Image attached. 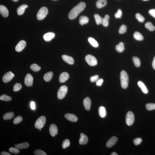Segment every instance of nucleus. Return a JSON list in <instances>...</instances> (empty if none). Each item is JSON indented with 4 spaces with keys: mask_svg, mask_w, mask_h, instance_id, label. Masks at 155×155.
<instances>
[{
    "mask_svg": "<svg viewBox=\"0 0 155 155\" xmlns=\"http://www.w3.org/2000/svg\"><path fill=\"white\" fill-rule=\"evenodd\" d=\"M85 3L81 1L72 10H71L69 14V17L70 19L73 20L76 18L78 15L84 10L86 7Z\"/></svg>",
    "mask_w": 155,
    "mask_h": 155,
    "instance_id": "nucleus-1",
    "label": "nucleus"
},
{
    "mask_svg": "<svg viewBox=\"0 0 155 155\" xmlns=\"http://www.w3.org/2000/svg\"><path fill=\"white\" fill-rule=\"evenodd\" d=\"M120 79L121 86L123 89H126L128 86L129 77L125 71L122 70L121 72Z\"/></svg>",
    "mask_w": 155,
    "mask_h": 155,
    "instance_id": "nucleus-2",
    "label": "nucleus"
},
{
    "mask_svg": "<svg viewBox=\"0 0 155 155\" xmlns=\"http://www.w3.org/2000/svg\"><path fill=\"white\" fill-rule=\"evenodd\" d=\"M48 13V9L45 7L41 8L37 14V18L39 20H42L45 18Z\"/></svg>",
    "mask_w": 155,
    "mask_h": 155,
    "instance_id": "nucleus-3",
    "label": "nucleus"
},
{
    "mask_svg": "<svg viewBox=\"0 0 155 155\" xmlns=\"http://www.w3.org/2000/svg\"><path fill=\"white\" fill-rule=\"evenodd\" d=\"M68 88L67 86L63 85L59 88L57 93V97L59 99H62L65 97L67 94Z\"/></svg>",
    "mask_w": 155,
    "mask_h": 155,
    "instance_id": "nucleus-4",
    "label": "nucleus"
},
{
    "mask_svg": "<svg viewBox=\"0 0 155 155\" xmlns=\"http://www.w3.org/2000/svg\"><path fill=\"white\" fill-rule=\"evenodd\" d=\"M46 121V117L44 116L39 117L35 122V127L36 128L39 129L42 128L45 125Z\"/></svg>",
    "mask_w": 155,
    "mask_h": 155,
    "instance_id": "nucleus-5",
    "label": "nucleus"
},
{
    "mask_svg": "<svg viewBox=\"0 0 155 155\" xmlns=\"http://www.w3.org/2000/svg\"><path fill=\"white\" fill-rule=\"evenodd\" d=\"M134 120V114L132 112H128L126 116V123L128 126H131L133 124Z\"/></svg>",
    "mask_w": 155,
    "mask_h": 155,
    "instance_id": "nucleus-6",
    "label": "nucleus"
},
{
    "mask_svg": "<svg viewBox=\"0 0 155 155\" xmlns=\"http://www.w3.org/2000/svg\"><path fill=\"white\" fill-rule=\"evenodd\" d=\"M85 59L88 64L90 66H95L98 63V62L96 58L90 54H88L86 56Z\"/></svg>",
    "mask_w": 155,
    "mask_h": 155,
    "instance_id": "nucleus-7",
    "label": "nucleus"
},
{
    "mask_svg": "<svg viewBox=\"0 0 155 155\" xmlns=\"http://www.w3.org/2000/svg\"><path fill=\"white\" fill-rule=\"evenodd\" d=\"M33 78L30 74H28L25 78V83L27 86L29 87L33 85Z\"/></svg>",
    "mask_w": 155,
    "mask_h": 155,
    "instance_id": "nucleus-8",
    "label": "nucleus"
},
{
    "mask_svg": "<svg viewBox=\"0 0 155 155\" xmlns=\"http://www.w3.org/2000/svg\"><path fill=\"white\" fill-rule=\"evenodd\" d=\"M15 75L11 71H9L6 73L3 76L2 80L4 83L9 82L12 79Z\"/></svg>",
    "mask_w": 155,
    "mask_h": 155,
    "instance_id": "nucleus-9",
    "label": "nucleus"
},
{
    "mask_svg": "<svg viewBox=\"0 0 155 155\" xmlns=\"http://www.w3.org/2000/svg\"><path fill=\"white\" fill-rule=\"evenodd\" d=\"M26 45V42L24 40L20 41L16 46L15 50L17 52H21L24 49Z\"/></svg>",
    "mask_w": 155,
    "mask_h": 155,
    "instance_id": "nucleus-10",
    "label": "nucleus"
},
{
    "mask_svg": "<svg viewBox=\"0 0 155 155\" xmlns=\"http://www.w3.org/2000/svg\"><path fill=\"white\" fill-rule=\"evenodd\" d=\"M49 131L52 137H55L57 135L58 132V130L57 126L55 124H51L49 127Z\"/></svg>",
    "mask_w": 155,
    "mask_h": 155,
    "instance_id": "nucleus-11",
    "label": "nucleus"
},
{
    "mask_svg": "<svg viewBox=\"0 0 155 155\" xmlns=\"http://www.w3.org/2000/svg\"><path fill=\"white\" fill-rule=\"evenodd\" d=\"M85 108L86 110L89 111L91 108V99L88 97H86L85 98L83 101Z\"/></svg>",
    "mask_w": 155,
    "mask_h": 155,
    "instance_id": "nucleus-12",
    "label": "nucleus"
},
{
    "mask_svg": "<svg viewBox=\"0 0 155 155\" xmlns=\"http://www.w3.org/2000/svg\"><path fill=\"white\" fill-rule=\"evenodd\" d=\"M117 138L115 136L112 137L107 142L106 146L107 147L110 148L114 145L117 141Z\"/></svg>",
    "mask_w": 155,
    "mask_h": 155,
    "instance_id": "nucleus-13",
    "label": "nucleus"
},
{
    "mask_svg": "<svg viewBox=\"0 0 155 155\" xmlns=\"http://www.w3.org/2000/svg\"><path fill=\"white\" fill-rule=\"evenodd\" d=\"M69 75L67 72H62L59 76V81L61 83H64L69 79Z\"/></svg>",
    "mask_w": 155,
    "mask_h": 155,
    "instance_id": "nucleus-14",
    "label": "nucleus"
},
{
    "mask_svg": "<svg viewBox=\"0 0 155 155\" xmlns=\"http://www.w3.org/2000/svg\"><path fill=\"white\" fill-rule=\"evenodd\" d=\"M55 33L53 32H48L46 33L43 36V38L44 40L46 42H49L55 37Z\"/></svg>",
    "mask_w": 155,
    "mask_h": 155,
    "instance_id": "nucleus-15",
    "label": "nucleus"
},
{
    "mask_svg": "<svg viewBox=\"0 0 155 155\" xmlns=\"http://www.w3.org/2000/svg\"><path fill=\"white\" fill-rule=\"evenodd\" d=\"M65 117L67 120L72 122H75L78 120L77 117L72 114L66 113L65 115Z\"/></svg>",
    "mask_w": 155,
    "mask_h": 155,
    "instance_id": "nucleus-16",
    "label": "nucleus"
},
{
    "mask_svg": "<svg viewBox=\"0 0 155 155\" xmlns=\"http://www.w3.org/2000/svg\"><path fill=\"white\" fill-rule=\"evenodd\" d=\"M0 12L2 16L4 17H7L9 15V12L7 8L4 6H0Z\"/></svg>",
    "mask_w": 155,
    "mask_h": 155,
    "instance_id": "nucleus-17",
    "label": "nucleus"
},
{
    "mask_svg": "<svg viewBox=\"0 0 155 155\" xmlns=\"http://www.w3.org/2000/svg\"><path fill=\"white\" fill-rule=\"evenodd\" d=\"M62 58L65 62L69 64L72 65L74 64V60L72 57L66 55H63Z\"/></svg>",
    "mask_w": 155,
    "mask_h": 155,
    "instance_id": "nucleus-18",
    "label": "nucleus"
},
{
    "mask_svg": "<svg viewBox=\"0 0 155 155\" xmlns=\"http://www.w3.org/2000/svg\"><path fill=\"white\" fill-rule=\"evenodd\" d=\"M81 137L79 140V143L81 145L86 144L87 143L88 138L85 134L81 133Z\"/></svg>",
    "mask_w": 155,
    "mask_h": 155,
    "instance_id": "nucleus-19",
    "label": "nucleus"
},
{
    "mask_svg": "<svg viewBox=\"0 0 155 155\" xmlns=\"http://www.w3.org/2000/svg\"><path fill=\"white\" fill-rule=\"evenodd\" d=\"M28 6L26 4H24L19 7L17 9V13L19 15H22L24 13L25 10Z\"/></svg>",
    "mask_w": 155,
    "mask_h": 155,
    "instance_id": "nucleus-20",
    "label": "nucleus"
},
{
    "mask_svg": "<svg viewBox=\"0 0 155 155\" xmlns=\"http://www.w3.org/2000/svg\"><path fill=\"white\" fill-rule=\"evenodd\" d=\"M138 85L140 88L143 93L145 94H147L148 93V90L145 85L142 82L139 81L138 82Z\"/></svg>",
    "mask_w": 155,
    "mask_h": 155,
    "instance_id": "nucleus-21",
    "label": "nucleus"
},
{
    "mask_svg": "<svg viewBox=\"0 0 155 155\" xmlns=\"http://www.w3.org/2000/svg\"><path fill=\"white\" fill-rule=\"evenodd\" d=\"M29 146V144L27 142L15 145V147L18 149H26Z\"/></svg>",
    "mask_w": 155,
    "mask_h": 155,
    "instance_id": "nucleus-22",
    "label": "nucleus"
},
{
    "mask_svg": "<svg viewBox=\"0 0 155 155\" xmlns=\"http://www.w3.org/2000/svg\"><path fill=\"white\" fill-rule=\"evenodd\" d=\"M96 4L97 8H101L106 5L107 1L106 0H98L97 1Z\"/></svg>",
    "mask_w": 155,
    "mask_h": 155,
    "instance_id": "nucleus-23",
    "label": "nucleus"
},
{
    "mask_svg": "<svg viewBox=\"0 0 155 155\" xmlns=\"http://www.w3.org/2000/svg\"><path fill=\"white\" fill-rule=\"evenodd\" d=\"M53 76V73L52 71H49L46 73L44 75L43 79L45 81L48 82L52 79Z\"/></svg>",
    "mask_w": 155,
    "mask_h": 155,
    "instance_id": "nucleus-24",
    "label": "nucleus"
},
{
    "mask_svg": "<svg viewBox=\"0 0 155 155\" xmlns=\"http://www.w3.org/2000/svg\"><path fill=\"white\" fill-rule=\"evenodd\" d=\"M99 114L101 118H104L106 116V112L104 107L100 106L99 108Z\"/></svg>",
    "mask_w": 155,
    "mask_h": 155,
    "instance_id": "nucleus-25",
    "label": "nucleus"
},
{
    "mask_svg": "<svg viewBox=\"0 0 155 155\" xmlns=\"http://www.w3.org/2000/svg\"><path fill=\"white\" fill-rule=\"evenodd\" d=\"M89 21V18L88 17L84 16H81L79 18V23L80 24L83 25L87 23Z\"/></svg>",
    "mask_w": 155,
    "mask_h": 155,
    "instance_id": "nucleus-26",
    "label": "nucleus"
},
{
    "mask_svg": "<svg viewBox=\"0 0 155 155\" xmlns=\"http://www.w3.org/2000/svg\"><path fill=\"white\" fill-rule=\"evenodd\" d=\"M14 116V114L13 112H8L3 115V118L5 120H10L13 118Z\"/></svg>",
    "mask_w": 155,
    "mask_h": 155,
    "instance_id": "nucleus-27",
    "label": "nucleus"
},
{
    "mask_svg": "<svg viewBox=\"0 0 155 155\" xmlns=\"http://www.w3.org/2000/svg\"><path fill=\"white\" fill-rule=\"evenodd\" d=\"M116 50L119 52H123L124 49V47L123 42H120L118 45L116 46Z\"/></svg>",
    "mask_w": 155,
    "mask_h": 155,
    "instance_id": "nucleus-28",
    "label": "nucleus"
},
{
    "mask_svg": "<svg viewBox=\"0 0 155 155\" xmlns=\"http://www.w3.org/2000/svg\"><path fill=\"white\" fill-rule=\"evenodd\" d=\"M110 16L108 14L105 15L102 20V24L104 26L107 27L109 25V19Z\"/></svg>",
    "mask_w": 155,
    "mask_h": 155,
    "instance_id": "nucleus-29",
    "label": "nucleus"
},
{
    "mask_svg": "<svg viewBox=\"0 0 155 155\" xmlns=\"http://www.w3.org/2000/svg\"><path fill=\"white\" fill-rule=\"evenodd\" d=\"M88 42L93 47H98L99 44L98 42L95 39L91 37H90L88 39Z\"/></svg>",
    "mask_w": 155,
    "mask_h": 155,
    "instance_id": "nucleus-30",
    "label": "nucleus"
},
{
    "mask_svg": "<svg viewBox=\"0 0 155 155\" xmlns=\"http://www.w3.org/2000/svg\"><path fill=\"white\" fill-rule=\"evenodd\" d=\"M133 36L135 40L138 41H142L143 40L144 37L139 32L136 31L134 32Z\"/></svg>",
    "mask_w": 155,
    "mask_h": 155,
    "instance_id": "nucleus-31",
    "label": "nucleus"
},
{
    "mask_svg": "<svg viewBox=\"0 0 155 155\" xmlns=\"http://www.w3.org/2000/svg\"><path fill=\"white\" fill-rule=\"evenodd\" d=\"M145 26L147 29L151 31H154L155 29V27L150 22H148L146 23L145 25Z\"/></svg>",
    "mask_w": 155,
    "mask_h": 155,
    "instance_id": "nucleus-32",
    "label": "nucleus"
},
{
    "mask_svg": "<svg viewBox=\"0 0 155 155\" xmlns=\"http://www.w3.org/2000/svg\"><path fill=\"white\" fill-rule=\"evenodd\" d=\"M132 61L136 67H139L141 65L140 61L138 57L136 56L132 57Z\"/></svg>",
    "mask_w": 155,
    "mask_h": 155,
    "instance_id": "nucleus-33",
    "label": "nucleus"
},
{
    "mask_svg": "<svg viewBox=\"0 0 155 155\" xmlns=\"http://www.w3.org/2000/svg\"><path fill=\"white\" fill-rule=\"evenodd\" d=\"M95 22L97 25L101 24H102V19L98 14H95L94 15Z\"/></svg>",
    "mask_w": 155,
    "mask_h": 155,
    "instance_id": "nucleus-34",
    "label": "nucleus"
},
{
    "mask_svg": "<svg viewBox=\"0 0 155 155\" xmlns=\"http://www.w3.org/2000/svg\"><path fill=\"white\" fill-rule=\"evenodd\" d=\"M12 99L11 97L8 96L6 94H3L0 97V100L4 101H11Z\"/></svg>",
    "mask_w": 155,
    "mask_h": 155,
    "instance_id": "nucleus-35",
    "label": "nucleus"
},
{
    "mask_svg": "<svg viewBox=\"0 0 155 155\" xmlns=\"http://www.w3.org/2000/svg\"><path fill=\"white\" fill-rule=\"evenodd\" d=\"M30 68L32 70L35 71H40L41 69L40 66L36 64H32L30 66Z\"/></svg>",
    "mask_w": 155,
    "mask_h": 155,
    "instance_id": "nucleus-36",
    "label": "nucleus"
},
{
    "mask_svg": "<svg viewBox=\"0 0 155 155\" xmlns=\"http://www.w3.org/2000/svg\"><path fill=\"white\" fill-rule=\"evenodd\" d=\"M146 108L147 110L150 111L155 110V104L147 103L146 105Z\"/></svg>",
    "mask_w": 155,
    "mask_h": 155,
    "instance_id": "nucleus-37",
    "label": "nucleus"
},
{
    "mask_svg": "<svg viewBox=\"0 0 155 155\" xmlns=\"http://www.w3.org/2000/svg\"><path fill=\"white\" fill-rule=\"evenodd\" d=\"M70 144V142L69 139H66L63 141L62 144V147L63 149H66L69 147Z\"/></svg>",
    "mask_w": 155,
    "mask_h": 155,
    "instance_id": "nucleus-38",
    "label": "nucleus"
},
{
    "mask_svg": "<svg viewBox=\"0 0 155 155\" xmlns=\"http://www.w3.org/2000/svg\"><path fill=\"white\" fill-rule=\"evenodd\" d=\"M136 17L139 22L143 23L144 21L145 18L143 16H142L140 14L137 13L136 14Z\"/></svg>",
    "mask_w": 155,
    "mask_h": 155,
    "instance_id": "nucleus-39",
    "label": "nucleus"
},
{
    "mask_svg": "<svg viewBox=\"0 0 155 155\" xmlns=\"http://www.w3.org/2000/svg\"><path fill=\"white\" fill-rule=\"evenodd\" d=\"M22 86L19 83H16L13 87V91L14 92L18 91L21 89Z\"/></svg>",
    "mask_w": 155,
    "mask_h": 155,
    "instance_id": "nucleus-40",
    "label": "nucleus"
},
{
    "mask_svg": "<svg viewBox=\"0 0 155 155\" xmlns=\"http://www.w3.org/2000/svg\"><path fill=\"white\" fill-rule=\"evenodd\" d=\"M23 120V118L22 117L20 116H18L14 119L13 120V123L14 124H18L21 122Z\"/></svg>",
    "mask_w": 155,
    "mask_h": 155,
    "instance_id": "nucleus-41",
    "label": "nucleus"
},
{
    "mask_svg": "<svg viewBox=\"0 0 155 155\" xmlns=\"http://www.w3.org/2000/svg\"><path fill=\"white\" fill-rule=\"evenodd\" d=\"M127 26L125 25H122L120 27V29H119V33L121 34H124L127 31Z\"/></svg>",
    "mask_w": 155,
    "mask_h": 155,
    "instance_id": "nucleus-42",
    "label": "nucleus"
},
{
    "mask_svg": "<svg viewBox=\"0 0 155 155\" xmlns=\"http://www.w3.org/2000/svg\"><path fill=\"white\" fill-rule=\"evenodd\" d=\"M9 151L11 153L15 154H17L19 153L20 151L16 147H12L9 148Z\"/></svg>",
    "mask_w": 155,
    "mask_h": 155,
    "instance_id": "nucleus-43",
    "label": "nucleus"
},
{
    "mask_svg": "<svg viewBox=\"0 0 155 155\" xmlns=\"http://www.w3.org/2000/svg\"><path fill=\"white\" fill-rule=\"evenodd\" d=\"M34 154L36 155H47V154L45 152L42 150L38 149L36 150L34 152Z\"/></svg>",
    "mask_w": 155,
    "mask_h": 155,
    "instance_id": "nucleus-44",
    "label": "nucleus"
},
{
    "mask_svg": "<svg viewBox=\"0 0 155 155\" xmlns=\"http://www.w3.org/2000/svg\"><path fill=\"white\" fill-rule=\"evenodd\" d=\"M142 141V139L141 138H137L134 140V143L135 145H138L141 143Z\"/></svg>",
    "mask_w": 155,
    "mask_h": 155,
    "instance_id": "nucleus-45",
    "label": "nucleus"
},
{
    "mask_svg": "<svg viewBox=\"0 0 155 155\" xmlns=\"http://www.w3.org/2000/svg\"><path fill=\"white\" fill-rule=\"evenodd\" d=\"M122 15V12L120 9H119L118 11L115 14V16L116 18H121Z\"/></svg>",
    "mask_w": 155,
    "mask_h": 155,
    "instance_id": "nucleus-46",
    "label": "nucleus"
},
{
    "mask_svg": "<svg viewBox=\"0 0 155 155\" xmlns=\"http://www.w3.org/2000/svg\"><path fill=\"white\" fill-rule=\"evenodd\" d=\"M99 76L98 75H95L94 76H92L90 78V81L92 83L96 82L98 79Z\"/></svg>",
    "mask_w": 155,
    "mask_h": 155,
    "instance_id": "nucleus-47",
    "label": "nucleus"
},
{
    "mask_svg": "<svg viewBox=\"0 0 155 155\" xmlns=\"http://www.w3.org/2000/svg\"><path fill=\"white\" fill-rule=\"evenodd\" d=\"M103 79H98L96 82V85L98 86H100L101 85L102 83H103Z\"/></svg>",
    "mask_w": 155,
    "mask_h": 155,
    "instance_id": "nucleus-48",
    "label": "nucleus"
},
{
    "mask_svg": "<svg viewBox=\"0 0 155 155\" xmlns=\"http://www.w3.org/2000/svg\"><path fill=\"white\" fill-rule=\"evenodd\" d=\"M149 14L155 18V9L150 10L149 11Z\"/></svg>",
    "mask_w": 155,
    "mask_h": 155,
    "instance_id": "nucleus-49",
    "label": "nucleus"
},
{
    "mask_svg": "<svg viewBox=\"0 0 155 155\" xmlns=\"http://www.w3.org/2000/svg\"><path fill=\"white\" fill-rule=\"evenodd\" d=\"M30 105H31V108L32 110H35V105L34 102L32 101L30 103Z\"/></svg>",
    "mask_w": 155,
    "mask_h": 155,
    "instance_id": "nucleus-50",
    "label": "nucleus"
},
{
    "mask_svg": "<svg viewBox=\"0 0 155 155\" xmlns=\"http://www.w3.org/2000/svg\"><path fill=\"white\" fill-rule=\"evenodd\" d=\"M1 155H11L10 153L5 151H2L0 153Z\"/></svg>",
    "mask_w": 155,
    "mask_h": 155,
    "instance_id": "nucleus-51",
    "label": "nucleus"
},
{
    "mask_svg": "<svg viewBox=\"0 0 155 155\" xmlns=\"http://www.w3.org/2000/svg\"><path fill=\"white\" fill-rule=\"evenodd\" d=\"M152 65L153 69L155 70V56L153 59L152 62Z\"/></svg>",
    "mask_w": 155,
    "mask_h": 155,
    "instance_id": "nucleus-52",
    "label": "nucleus"
},
{
    "mask_svg": "<svg viewBox=\"0 0 155 155\" xmlns=\"http://www.w3.org/2000/svg\"><path fill=\"white\" fill-rule=\"evenodd\" d=\"M118 155V154H117V153H115V152H113L110 155Z\"/></svg>",
    "mask_w": 155,
    "mask_h": 155,
    "instance_id": "nucleus-53",
    "label": "nucleus"
},
{
    "mask_svg": "<svg viewBox=\"0 0 155 155\" xmlns=\"http://www.w3.org/2000/svg\"><path fill=\"white\" fill-rule=\"evenodd\" d=\"M12 0L13 1H15V2H17V1H18L19 0Z\"/></svg>",
    "mask_w": 155,
    "mask_h": 155,
    "instance_id": "nucleus-54",
    "label": "nucleus"
},
{
    "mask_svg": "<svg viewBox=\"0 0 155 155\" xmlns=\"http://www.w3.org/2000/svg\"><path fill=\"white\" fill-rule=\"evenodd\" d=\"M143 0L146 1L149 0Z\"/></svg>",
    "mask_w": 155,
    "mask_h": 155,
    "instance_id": "nucleus-55",
    "label": "nucleus"
},
{
    "mask_svg": "<svg viewBox=\"0 0 155 155\" xmlns=\"http://www.w3.org/2000/svg\"><path fill=\"white\" fill-rule=\"evenodd\" d=\"M39 130H40V131H41V129H39Z\"/></svg>",
    "mask_w": 155,
    "mask_h": 155,
    "instance_id": "nucleus-56",
    "label": "nucleus"
},
{
    "mask_svg": "<svg viewBox=\"0 0 155 155\" xmlns=\"http://www.w3.org/2000/svg\"><path fill=\"white\" fill-rule=\"evenodd\" d=\"M53 0L56 1V0Z\"/></svg>",
    "mask_w": 155,
    "mask_h": 155,
    "instance_id": "nucleus-57",
    "label": "nucleus"
}]
</instances>
